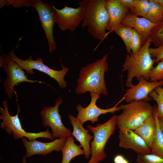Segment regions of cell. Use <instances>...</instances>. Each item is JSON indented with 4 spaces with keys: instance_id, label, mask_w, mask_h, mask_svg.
Here are the masks:
<instances>
[{
    "instance_id": "8d00e7d4",
    "label": "cell",
    "mask_w": 163,
    "mask_h": 163,
    "mask_svg": "<svg viewBox=\"0 0 163 163\" xmlns=\"http://www.w3.org/2000/svg\"><path fill=\"white\" fill-rule=\"evenodd\" d=\"M27 157L25 156H24L22 158V163H27L26 161Z\"/></svg>"
},
{
    "instance_id": "603a6c76",
    "label": "cell",
    "mask_w": 163,
    "mask_h": 163,
    "mask_svg": "<svg viewBox=\"0 0 163 163\" xmlns=\"http://www.w3.org/2000/svg\"><path fill=\"white\" fill-rule=\"evenodd\" d=\"M148 12L144 17L151 22L157 24L163 20V8L155 0H149Z\"/></svg>"
},
{
    "instance_id": "4fadbf2b",
    "label": "cell",
    "mask_w": 163,
    "mask_h": 163,
    "mask_svg": "<svg viewBox=\"0 0 163 163\" xmlns=\"http://www.w3.org/2000/svg\"><path fill=\"white\" fill-rule=\"evenodd\" d=\"M56 12V23L62 30H67L72 33L74 31L83 20L82 8L69 7L66 5L61 9H58L52 5Z\"/></svg>"
},
{
    "instance_id": "4dcf8cb0",
    "label": "cell",
    "mask_w": 163,
    "mask_h": 163,
    "mask_svg": "<svg viewBox=\"0 0 163 163\" xmlns=\"http://www.w3.org/2000/svg\"><path fill=\"white\" fill-rule=\"evenodd\" d=\"M32 0H6V6L12 5L15 8L31 6Z\"/></svg>"
},
{
    "instance_id": "d6986e66",
    "label": "cell",
    "mask_w": 163,
    "mask_h": 163,
    "mask_svg": "<svg viewBox=\"0 0 163 163\" xmlns=\"http://www.w3.org/2000/svg\"><path fill=\"white\" fill-rule=\"evenodd\" d=\"M156 121L154 115L149 117L143 123L134 130L145 141L148 147L152 148L155 136Z\"/></svg>"
},
{
    "instance_id": "d4e9b609",
    "label": "cell",
    "mask_w": 163,
    "mask_h": 163,
    "mask_svg": "<svg viewBox=\"0 0 163 163\" xmlns=\"http://www.w3.org/2000/svg\"><path fill=\"white\" fill-rule=\"evenodd\" d=\"M149 38L151 42L156 47L163 45V20L154 27Z\"/></svg>"
},
{
    "instance_id": "9a60e30c",
    "label": "cell",
    "mask_w": 163,
    "mask_h": 163,
    "mask_svg": "<svg viewBox=\"0 0 163 163\" xmlns=\"http://www.w3.org/2000/svg\"><path fill=\"white\" fill-rule=\"evenodd\" d=\"M119 146L125 149H130L138 154L149 153L151 149L144 140L134 131L126 128H119Z\"/></svg>"
},
{
    "instance_id": "7a4b0ae2",
    "label": "cell",
    "mask_w": 163,
    "mask_h": 163,
    "mask_svg": "<svg viewBox=\"0 0 163 163\" xmlns=\"http://www.w3.org/2000/svg\"><path fill=\"white\" fill-rule=\"evenodd\" d=\"M108 56L107 54L102 58L81 68L75 89L76 94L89 91L108 95L104 78L105 73L109 69Z\"/></svg>"
},
{
    "instance_id": "7402d4cb",
    "label": "cell",
    "mask_w": 163,
    "mask_h": 163,
    "mask_svg": "<svg viewBox=\"0 0 163 163\" xmlns=\"http://www.w3.org/2000/svg\"><path fill=\"white\" fill-rule=\"evenodd\" d=\"M113 31L123 41L128 54H131V43L133 34V29L130 27L120 23L117 26Z\"/></svg>"
},
{
    "instance_id": "2e32d148",
    "label": "cell",
    "mask_w": 163,
    "mask_h": 163,
    "mask_svg": "<svg viewBox=\"0 0 163 163\" xmlns=\"http://www.w3.org/2000/svg\"><path fill=\"white\" fill-rule=\"evenodd\" d=\"M121 23L136 30L142 37L143 45L150 37L151 31L157 24L154 23L144 17L140 18L133 14L129 12Z\"/></svg>"
},
{
    "instance_id": "5bb4252c",
    "label": "cell",
    "mask_w": 163,
    "mask_h": 163,
    "mask_svg": "<svg viewBox=\"0 0 163 163\" xmlns=\"http://www.w3.org/2000/svg\"><path fill=\"white\" fill-rule=\"evenodd\" d=\"M66 138L55 139L51 142H43L36 139L29 141L27 138L23 137L21 141L26 150L25 156L29 158L36 155L45 156L53 151H61Z\"/></svg>"
},
{
    "instance_id": "83f0119b",
    "label": "cell",
    "mask_w": 163,
    "mask_h": 163,
    "mask_svg": "<svg viewBox=\"0 0 163 163\" xmlns=\"http://www.w3.org/2000/svg\"><path fill=\"white\" fill-rule=\"evenodd\" d=\"M149 77L150 82L163 81V59L151 70Z\"/></svg>"
},
{
    "instance_id": "5b68a950",
    "label": "cell",
    "mask_w": 163,
    "mask_h": 163,
    "mask_svg": "<svg viewBox=\"0 0 163 163\" xmlns=\"http://www.w3.org/2000/svg\"><path fill=\"white\" fill-rule=\"evenodd\" d=\"M2 104L3 108H0V119L2 120L0 123V126L8 134H12L14 140H18L23 137L27 138L29 141H32L39 138H46L51 140H54L51 133L49 130L48 127L46 131L38 133L26 131L22 127L19 117L20 112L19 106H18L17 114L12 116L9 113L7 100H4L2 102Z\"/></svg>"
},
{
    "instance_id": "7c38bea8",
    "label": "cell",
    "mask_w": 163,
    "mask_h": 163,
    "mask_svg": "<svg viewBox=\"0 0 163 163\" xmlns=\"http://www.w3.org/2000/svg\"><path fill=\"white\" fill-rule=\"evenodd\" d=\"M126 85L129 88L123 96L124 101L128 103L141 101L148 102L152 99L149 96V94L156 88L162 87L163 81L150 82L142 77L137 85L126 82Z\"/></svg>"
},
{
    "instance_id": "4316f807",
    "label": "cell",
    "mask_w": 163,
    "mask_h": 163,
    "mask_svg": "<svg viewBox=\"0 0 163 163\" xmlns=\"http://www.w3.org/2000/svg\"><path fill=\"white\" fill-rule=\"evenodd\" d=\"M136 161L138 163H163V157L151 153L138 154Z\"/></svg>"
},
{
    "instance_id": "1f68e13d",
    "label": "cell",
    "mask_w": 163,
    "mask_h": 163,
    "mask_svg": "<svg viewBox=\"0 0 163 163\" xmlns=\"http://www.w3.org/2000/svg\"><path fill=\"white\" fill-rule=\"evenodd\" d=\"M120 1L123 6L129 11L134 7L135 0H120Z\"/></svg>"
},
{
    "instance_id": "f1b7e54d",
    "label": "cell",
    "mask_w": 163,
    "mask_h": 163,
    "mask_svg": "<svg viewBox=\"0 0 163 163\" xmlns=\"http://www.w3.org/2000/svg\"><path fill=\"white\" fill-rule=\"evenodd\" d=\"M142 45V37L139 33L133 29V34L131 40V49L133 55L137 53L141 48Z\"/></svg>"
},
{
    "instance_id": "8fae6325",
    "label": "cell",
    "mask_w": 163,
    "mask_h": 163,
    "mask_svg": "<svg viewBox=\"0 0 163 163\" xmlns=\"http://www.w3.org/2000/svg\"><path fill=\"white\" fill-rule=\"evenodd\" d=\"M99 93L97 92H90L91 101L89 104L84 108L80 104H78L76 108L78 111L76 117L77 119L82 125L85 122L90 121L92 123L98 121L99 117L102 114L107 113H114L116 111L121 110L120 106L117 105L124 100V97L114 106L109 108L103 109L98 107L96 104L97 100L100 97Z\"/></svg>"
},
{
    "instance_id": "ba28073f",
    "label": "cell",
    "mask_w": 163,
    "mask_h": 163,
    "mask_svg": "<svg viewBox=\"0 0 163 163\" xmlns=\"http://www.w3.org/2000/svg\"><path fill=\"white\" fill-rule=\"evenodd\" d=\"M0 66L7 74L3 85L5 91L9 99L15 92V86L22 82L42 83L38 80L29 79L25 72L11 57L9 54L1 55L0 57Z\"/></svg>"
},
{
    "instance_id": "ffe728a7",
    "label": "cell",
    "mask_w": 163,
    "mask_h": 163,
    "mask_svg": "<svg viewBox=\"0 0 163 163\" xmlns=\"http://www.w3.org/2000/svg\"><path fill=\"white\" fill-rule=\"evenodd\" d=\"M82 146L77 145L74 142L73 136L66 138L64 145L62 149V160L61 163H69L74 158L80 155H85Z\"/></svg>"
},
{
    "instance_id": "30bf717a",
    "label": "cell",
    "mask_w": 163,
    "mask_h": 163,
    "mask_svg": "<svg viewBox=\"0 0 163 163\" xmlns=\"http://www.w3.org/2000/svg\"><path fill=\"white\" fill-rule=\"evenodd\" d=\"M31 6L37 10L42 27L46 34L50 53L56 49L53 35V27L56 23V12L53 6L40 0H32Z\"/></svg>"
},
{
    "instance_id": "277c9868",
    "label": "cell",
    "mask_w": 163,
    "mask_h": 163,
    "mask_svg": "<svg viewBox=\"0 0 163 163\" xmlns=\"http://www.w3.org/2000/svg\"><path fill=\"white\" fill-rule=\"evenodd\" d=\"M120 107L122 112L116 118L119 129L126 128L134 130L154 112V106L144 101H133Z\"/></svg>"
},
{
    "instance_id": "9c48e42d",
    "label": "cell",
    "mask_w": 163,
    "mask_h": 163,
    "mask_svg": "<svg viewBox=\"0 0 163 163\" xmlns=\"http://www.w3.org/2000/svg\"><path fill=\"white\" fill-rule=\"evenodd\" d=\"M63 101L62 97H59L56 101L54 106L44 107L40 112L43 126L51 128L54 139L67 138L72 136L70 129L66 128L63 124L59 113V107Z\"/></svg>"
},
{
    "instance_id": "ac0fdd59",
    "label": "cell",
    "mask_w": 163,
    "mask_h": 163,
    "mask_svg": "<svg viewBox=\"0 0 163 163\" xmlns=\"http://www.w3.org/2000/svg\"><path fill=\"white\" fill-rule=\"evenodd\" d=\"M68 117L73 128L72 135L80 142L84 151L85 158L88 159L91 155L90 141L93 136L88 133L89 130L84 128L83 125L73 115L69 114Z\"/></svg>"
},
{
    "instance_id": "e575fe53",
    "label": "cell",
    "mask_w": 163,
    "mask_h": 163,
    "mask_svg": "<svg viewBox=\"0 0 163 163\" xmlns=\"http://www.w3.org/2000/svg\"><path fill=\"white\" fill-rule=\"evenodd\" d=\"M6 0H0V8H1L5 6H6Z\"/></svg>"
},
{
    "instance_id": "8992f818",
    "label": "cell",
    "mask_w": 163,
    "mask_h": 163,
    "mask_svg": "<svg viewBox=\"0 0 163 163\" xmlns=\"http://www.w3.org/2000/svg\"><path fill=\"white\" fill-rule=\"evenodd\" d=\"M117 116V115H113L106 122L97 124L96 126L90 124L87 126L94 134L93 139L90 142L91 157L87 163H99L106 157L105 147L116 129Z\"/></svg>"
},
{
    "instance_id": "44dd1931",
    "label": "cell",
    "mask_w": 163,
    "mask_h": 163,
    "mask_svg": "<svg viewBox=\"0 0 163 163\" xmlns=\"http://www.w3.org/2000/svg\"><path fill=\"white\" fill-rule=\"evenodd\" d=\"M154 107V115L156 121V128L150 153L163 157V134L160 128L158 117L156 113L157 106L155 105Z\"/></svg>"
},
{
    "instance_id": "d6a6232c",
    "label": "cell",
    "mask_w": 163,
    "mask_h": 163,
    "mask_svg": "<svg viewBox=\"0 0 163 163\" xmlns=\"http://www.w3.org/2000/svg\"><path fill=\"white\" fill-rule=\"evenodd\" d=\"M114 163H129L128 161L122 155L118 154L113 158Z\"/></svg>"
},
{
    "instance_id": "f546056e",
    "label": "cell",
    "mask_w": 163,
    "mask_h": 163,
    "mask_svg": "<svg viewBox=\"0 0 163 163\" xmlns=\"http://www.w3.org/2000/svg\"><path fill=\"white\" fill-rule=\"evenodd\" d=\"M149 51L152 58L156 63L163 59V45L156 48L149 47Z\"/></svg>"
},
{
    "instance_id": "6da1fadb",
    "label": "cell",
    "mask_w": 163,
    "mask_h": 163,
    "mask_svg": "<svg viewBox=\"0 0 163 163\" xmlns=\"http://www.w3.org/2000/svg\"><path fill=\"white\" fill-rule=\"evenodd\" d=\"M105 0H84L75 4L83 10L82 28L88 27V31L94 38L102 40L107 36L106 27L109 18Z\"/></svg>"
},
{
    "instance_id": "3957f363",
    "label": "cell",
    "mask_w": 163,
    "mask_h": 163,
    "mask_svg": "<svg viewBox=\"0 0 163 163\" xmlns=\"http://www.w3.org/2000/svg\"><path fill=\"white\" fill-rule=\"evenodd\" d=\"M151 43L149 37L137 53L127 54L122 70L127 72L126 82L131 83L134 77L139 81L142 77L149 81V74L155 62L149 51Z\"/></svg>"
},
{
    "instance_id": "836d02e7",
    "label": "cell",
    "mask_w": 163,
    "mask_h": 163,
    "mask_svg": "<svg viewBox=\"0 0 163 163\" xmlns=\"http://www.w3.org/2000/svg\"><path fill=\"white\" fill-rule=\"evenodd\" d=\"M158 120L160 128L163 134V118L158 117Z\"/></svg>"
},
{
    "instance_id": "484cf974",
    "label": "cell",
    "mask_w": 163,
    "mask_h": 163,
    "mask_svg": "<svg viewBox=\"0 0 163 163\" xmlns=\"http://www.w3.org/2000/svg\"><path fill=\"white\" fill-rule=\"evenodd\" d=\"M149 5V0H135L134 7L129 12L134 15L145 17L148 12Z\"/></svg>"
},
{
    "instance_id": "e0dca14e",
    "label": "cell",
    "mask_w": 163,
    "mask_h": 163,
    "mask_svg": "<svg viewBox=\"0 0 163 163\" xmlns=\"http://www.w3.org/2000/svg\"><path fill=\"white\" fill-rule=\"evenodd\" d=\"M105 6L109 18L106 30L112 32L129 11L123 6L120 0H105Z\"/></svg>"
},
{
    "instance_id": "d590c367",
    "label": "cell",
    "mask_w": 163,
    "mask_h": 163,
    "mask_svg": "<svg viewBox=\"0 0 163 163\" xmlns=\"http://www.w3.org/2000/svg\"><path fill=\"white\" fill-rule=\"evenodd\" d=\"M155 1L159 3L163 8V0H155Z\"/></svg>"
},
{
    "instance_id": "52a82bcc",
    "label": "cell",
    "mask_w": 163,
    "mask_h": 163,
    "mask_svg": "<svg viewBox=\"0 0 163 163\" xmlns=\"http://www.w3.org/2000/svg\"><path fill=\"white\" fill-rule=\"evenodd\" d=\"M9 54L21 68L26 70L27 74H34V72L33 70L36 69L48 75L56 80L61 89L67 86V83L64 79V77L69 71V69L65 66L62 63V69L56 70L50 68L44 64L41 58H38L36 60H34L32 59V56H30L27 59L22 60L16 56L14 50H11L9 53Z\"/></svg>"
},
{
    "instance_id": "cb8c5ba5",
    "label": "cell",
    "mask_w": 163,
    "mask_h": 163,
    "mask_svg": "<svg viewBox=\"0 0 163 163\" xmlns=\"http://www.w3.org/2000/svg\"><path fill=\"white\" fill-rule=\"evenodd\" d=\"M149 96L157 102L156 113L157 116L163 118V87H158L156 88L149 94Z\"/></svg>"
}]
</instances>
